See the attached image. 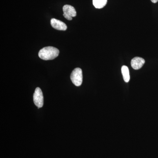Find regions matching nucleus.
Here are the masks:
<instances>
[{"instance_id": "423d86ee", "label": "nucleus", "mask_w": 158, "mask_h": 158, "mask_svg": "<svg viewBox=\"0 0 158 158\" xmlns=\"http://www.w3.org/2000/svg\"><path fill=\"white\" fill-rule=\"evenodd\" d=\"M145 63V60L141 57H136L133 58L131 61V65L134 69L138 70L143 66Z\"/></svg>"}, {"instance_id": "39448f33", "label": "nucleus", "mask_w": 158, "mask_h": 158, "mask_svg": "<svg viewBox=\"0 0 158 158\" xmlns=\"http://www.w3.org/2000/svg\"><path fill=\"white\" fill-rule=\"evenodd\" d=\"M51 24L53 28L59 31H66L67 28L65 23L56 19L53 18L51 20Z\"/></svg>"}, {"instance_id": "7ed1b4c3", "label": "nucleus", "mask_w": 158, "mask_h": 158, "mask_svg": "<svg viewBox=\"0 0 158 158\" xmlns=\"http://www.w3.org/2000/svg\"><path fill=\"white\" fill-rule=\"evenodd\" d=\"M34 102L35 106L38 109L41 108L44 105V96L42 91L40 88H37L33 95Z\"/></svg>"}, {"instance_id": "0eeeda50", "label": "nucleus", "mask_w": 158, "mask_h": 158, "mask_svg": "<svg viewBox=\"0 0 158 158\" xmlns=\"http://www.w3.org/2000/svg\"><path fill=\"white\" fill-rule=\"evenodd\" d=\"M122 73L123 76V80L124 81L128 83L130 79L129 70L127 66L123 65L121 68Z\"/></svg>"}, {"instance_id": "f03ea898", "label": "nucleus", "mask_w": 158, "mask_h": 158, "mask_svg": "<svg viewBox=\"0 0 158 158\" xmlns=\"http://www.w3.org/2000/svg\"><path fill=\"white\" fill-rule=\"evenodd\" d=\"M70 78L72 82L75 86L77 87L81 86L83 82L82 69L80 68L75 69L71 74Z\"/></svg>"}, {"instance_id": "f257e3e1", "label": "nucleus", "mask_w": 158, "mask_h": 158, "mask_svg": "<svg viewBox=\"0 0 158 158\" xmlns=\"http://www.w3.org/2000/svg\"><path fill=\"white\" fill-rule=\"evenodd\" d=\"M59 53L58 49L53 47L48 46L41 49L38 53V56L43 60H53L58 56Z\"/></svg>"}, {"instance_id": "6e6552de", "label": "nucleus", "mask_w": 158, "mask_h": 158, "mask_svg": "<svg viewBox=\"0 0 158 158\" xmlns=\"http://www.w3.org/2000/svg\"><path fill=\"white\" fill-rule=\"evenodd\" d=\"M107 3V0H93V4L96 9H100L104 7Z\"/></svg>"}, {"instance_id": "20e7f679", "label": "nucleus", "mask_w": 158, "mask_h": 158, "mask_svg": "<svg viewBox=\"0 0 158 158\" xmlns=\"http://www.w3.org/2000/svg\"><path fill=\"white\" fill-rule=\"evenodd\" d=\"M63 16L68 20H71L73 18L77 15V12L73 6L65 5L63 7Z\"/></svg>"}, {"instance_id": "1a4fd4ad", "label": "nucleus", "mask_w": 158, "mask_h": 158, "mask_svg": "<svg viewBox=\"0 0 158 158\" xmlns=\"http://www.w3.org/2000/svg\"><path fill=\"white\" fill-rule=\"evenodd\" d=\"M151 2L153 3H156L157 2H158V0H151Z\"/></svg>"}]
</instances>
